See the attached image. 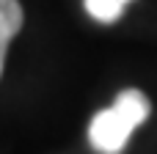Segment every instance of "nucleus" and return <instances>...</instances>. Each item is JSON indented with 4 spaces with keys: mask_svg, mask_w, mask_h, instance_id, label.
<instances>
[{
    "mask_svg": "<svg viewBox=\"0 0 157 154\" xmlns=\"http://www.w3.org/2000/svg\"><path fill=\"white\" fill-rule=\"evenodd\" d=\"M149 110H152V105L144 91H138V88L121 91L110 107L99 110L91 118V127H88L91 146L99 149L102 154H119L127 146L132 130L149 118Z\"/></svg>",
    "mask_w": 157,
    "mask_h": 154,
    "instance_id": "obj_1",
    "label": "nucleus"
},
{
    "mask_svg": "<svg viewBox=\"0 0 157 154\" xmlns=\"http://www.w3.org/2000/svg\"><path fill=\"white\" fill-rule=\"evenodd\" d=\"M22 19H25V14H22L19 0H0V41L8 44L19 33Z\"/></svg>",
    "mask_w": 157,
    "mask_h": 154,
    "instance_id": "obj_2",
    "label": "nucleus"
},
{
    "mask_svg": "<svg viewBox=\"0 0 157 154\" xmlns=\"http://www.w3.org/2000/svg\"><path fill=\"white\" fill-rule=\"evenodd\" d=\"M132 0H86V11L97 19V22H116L124 11V6Z\"/></svg>",
    "mask_w": 157,
    "mask_h": 154,
    "instance_id": "obj_3",
    "label": "nucleus"
},
{
    "mask_svg": "<svg viewBox=\"0 0 157 154\" xmlns=\"http://www.w3.org/2000/svg\"><path fill=\"white\" fill-rule=\"evenodd\" d=\"M6 52H8V44L0 41V74H3V63H6Z\"/></svg>",
    "mask_w": 157,
    "mask_h": 154,
    "instance_id": "obj_4",
    "label": "nucleus"
}]
</instances>
